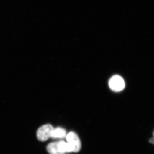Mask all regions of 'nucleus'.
<instances>
[{
    "label": "nucleus",
    "mask_w": 154,
    "mask_h": 154,
    "mask_svg": "<svg viewBox=\"0 0 154 154\" xmlns=\"http://www.w3.org/2000/svg\"><path fill=\"white\" fill-rule=\"evenodd\" d=\"M66 138L68 143L72 149L73 152L77 153L80 151L81 149V142L76 133L71 131L67 135Z\"/></svg>",
    "instance_id": "nucleus-2"
},
{
    "label": "nucleus",
    "mask_w": 154,
    "mask_h": 154,
    "mask_svg": "<svg viewBox=\"0 0 154 154\" xmlns=\"http://www.w3.org/2000/svg\"><path fill=\"white\" fill-rule=\"evenodd\" d=\"M54 129L53 127L51 124H45L40 127L37 131L38 140L44 142L51 138Z\"/></svg>",
    "instance_id": "nucleus-1"
},
{
    "label": "nucleus",
    "mask_w": 154,
    "mask_h": 154,
    "mask_svg": "<svg viewBox=\"0 0 154 154\" xmlns=\"http://www.w3.org/2000/svg\"><path fill=\"white\" fill-rule=\"evenodd\" d=\"M66 131L61 127L54 128L51 135V138L53 139H63L66 137Z\"/></svg>",
    "instance_id": "nucleus-4"
},
{
    "label": "nucleus",
    "mask_w": 154,
    "mask_h": 154,
    "mask_svg": "<svg viewBox=\"0 0 154 154\" xmlns=\"http://www.w3.org/2000/svg\"><path fill=\"white\" fill-rule=\"evenodd\" d=\"M47 150L49 154H64L60 149L58 142L49 144L47 146Z\"/></svg>",
    "instance_id": "nucleus-5"
},
{
    "label": "nucleus",
    "mask_w": 154,
    "mask_h": 154,
    "mask_svg": "<svg viewBox=\"0 0 154 154\" xmlns=\"http://www.w3.org/2000/svg\"><path fill=\"white\" fill-rule=\"evenodd\" d=\"M109 85L110 89L115 92L122 91L125 86L124 80L119 75L112 77L109 81Z\"/></svg>",
    "instance_id": "nucleus-3"
},
{
    "label": "nucleus",
    "mask_w": 154,
    "mask_h": 154,
    "mask_svg": "<svg viewBox=\"0 0 154 154\" xmlns=\"http://www.w3.org/2000/svg\"><path fill=\"white\" fill-rule=\"evenodd\" d=\"M149 142L152 144L154 145V138H151L149 140Z\"/></svg>",
    "instance_id": "nucleus-7"
},
{
    "label": "nucleus",
    "mask_w": 154,
    "mask_h": 154,
    "mask_svg": "<svg viewBox=\"0 0 154 154\" xmlns=\"http://www.w3.org/2000/svg\"><path fill=\"white\" fill-rule=\"evenodd\" d=\"M153 137L154 138V131L153 132Z\"/></svg>",
    "instance_id": "nucleus-8"
},
{
    "label": "nucleus",
    "mask_w": 154,
    "mask_h": 154,
    "mask_svg": "<svg viewBox=\"0 0 154 154\" xmlns=\"http://www.w3.org/2000/svg\"><path fill=\"white\" fill-rule=\"evenodd\" d=\"M58 145L61 152L64 154L73 152L72 149L68 143L65 142L64 141H58Z\"/></svg>",
    "instance_id": "nucleus-6"
}]
</instances>
